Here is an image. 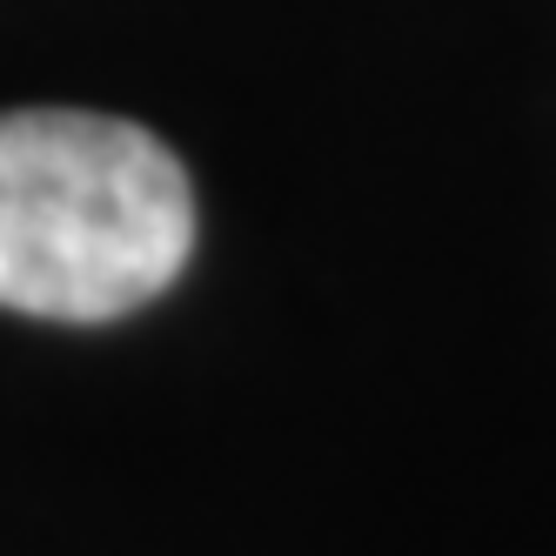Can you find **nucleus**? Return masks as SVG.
I'll return each mask as SVG.
<instances>
[{
	"label": "nucleus",
	"mask_w": 556,
	"mask_h": 556,
	"mask_svg": "<svg viewBox=\"0 0 556 556\" xmlns=\"http://www.w3.org/2000/svg\"><path fill=\"white\" fill-rule=\"evenodd\" d=\"M194 249L181 162L135 122L81 108L0 114V308L114 323Z\"/></svg>",
	"instance_id": "1"
}]
</instances>
